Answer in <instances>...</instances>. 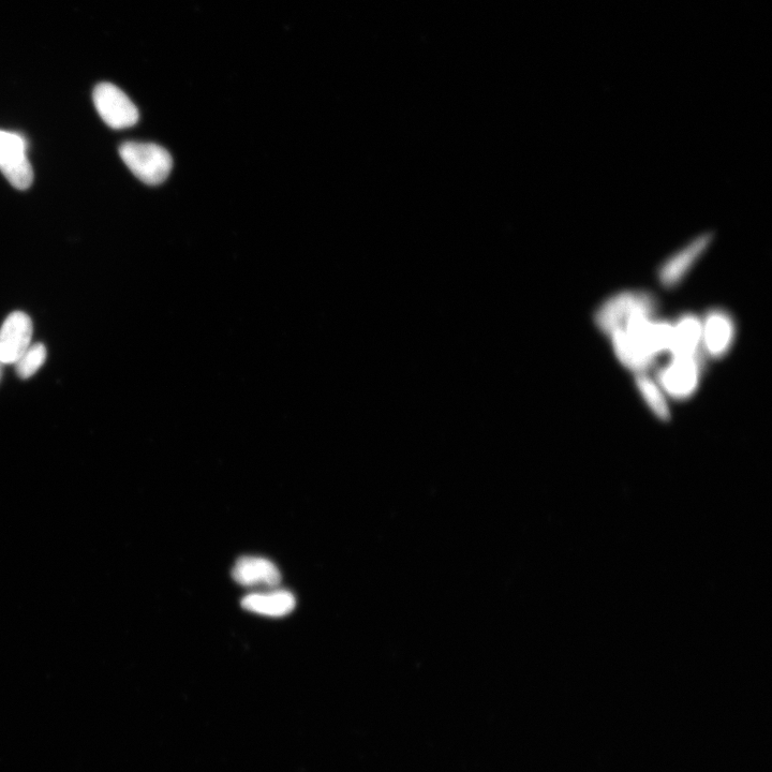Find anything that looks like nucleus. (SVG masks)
Wrapping results in <instances>:
<instances>
[{
    "instance_id": "4",
    "label": "nucleus",
    "mask_w": 772,
    "mask_h": 772,
    "mask_svg": "<svg viewBox=\"0 0 772 772\" xmlns=\"http://www.w3.org/2000/svg\"><path fill=\"white\" fill-rule=\"evenodd\" d=\"M93 98L102 121L112 129H126L138 123L139 111L135 103L114 84H98Z\"/></svg>"
},
{
    "instance_id": "6",
    "label": "nucleus",
    "mask_w": 772,
    "mask_h": 772,
    "mask_svg": "<svg viewBox=\"0 0 772 772\" xmlns=\"http://www.w3.org/2000/svg\"><path fill=\"white\" fill-rule=\"evenodd\" d=\"M736 337L732 316L723 309H712L702 321V344L711 358L720 359L730 352Z\"/></svg>"
},
{
    "instance_id": "1",
    "label": "nucleus",
    "mask_w": 772,
    "mask_h": 772,
    "mask_svg": "<svg viewBox=\"0 0 772 772\" xmlns=\"http://www.w3.org/2000/svg\"><path fill=\"white\" fill-rule=\"evenodd\" d=\"M658 301L646 291H623L606 300L597 309L595 322L601 332L611 336L633 319L655 317Z\"/></svg>"
},
{
    "instance_id": "13",
    "label": "nucleus",
    "mask_w": 772,
    "mask_h": 772,
    "mask_svg": "<svg viewBox=\"0 0 772 772\" xmlns=\"http://www.w3.org/2000/svg\"><path fill=\"white\" fill-rule=\"evenodd\" d=\"M47 349L43 344L37 343L29 346L16 364L17 374L21 379L34 376L40 367L46 362Z\"/></svg>"
},
{
    "instance_id": "3",
    "label": "nucleus",
    "mask_w": 772,
    "mask_h": 772,
    "mask_svg": "<svg viewBox=\"0 0 772 772\" xmlns=\"http://www.w3.org/2000/svg\"><path fill=\"white\" fill-rule=\"evenodd\" d=\"M0 171L19 190L34 182V170L27 157V142L16 132L0 130Z\"/></svg>"
},
{
    "instance_id": "10",
    "label": "nucleus",
    "mask_w": 772,
    "mask_h": 772,
    "mask_svg": "<svg viewBox=\"0 0 772 772\" xmlns=\"http://www.w3.org/2000/svg\"><path fill=\"white\" fill-rule=\"evenodd\" d=\"M702 345V321L694 315L681 316L673 324L670 348L672 359L695 358L700 356Z\"/></svg>"
},
{
    "instance_id": "2",
    "label": "nucleus",
    "mask_w": 772,
    "mask_h": 772,
    "mask_svg": "<svg viewBox=\"0 0 772 772\" xmlns=\"http://www.w3.org/2000/svg\"><path fill=\"white\" fill-rule=\"evenodd\" d=\"M120 155L129 170L147 185L165 182L173 168L170 153L153 143L126 142L120 147Z\"/></svg>"
},
{
    "instance_id": "14",
    "label": "nucleus",
    "mask_w": 772,
    "mask_h": 772,
    "mask_svg": "<svg viewBox=\"0 0 772 772\" xmlns=\"http://www.w3.org/2000/svg\"><path fill=\"white\" fill-rule=\"evenodd\" d=\"M4 365H5V364H4L2 361H0V379H2V376H3V368H4Z\"/></svg>"
},
{
    "instance_id": "5",
    "label": "nucleus",
    "mask_w": 772,
    "mask_h": 772,
    "mask_svg": "<svg viewBox=\"0 0 772 772\" xmlns=\"http://www.w3.org/2000/svg\"><path fill=\"white\" fill-rule=\"evenodd\" d=\"M702 369L701 356L672 359L659 371L658 383L664 394L676 400H686L699 388Z\"/></svg>"
},
{
    "instance_id": "9",
    "label": "nucleus",
    "mask_w": 772,
    "mask_h": 772,
    "mask_svg": "<svg viewBox=\"0 0 772 772\" xmlns=\"http://www.w3.org/2000/svg\"><path fill=\"white\" fill-rule=\"evenodd\" d=\"M232 577L237 584L245 587L275 588L281 582V574L275 564L261 557H242L237 560Z\"/></svg>"
},
{
    "instance_id": "7",
    "label": "nucleus",
    "mask_w": 772,
    "mask_h": 772,
    "mask_svg": "<svg viewBox=\"0 0 772 772\" xmlns=\"http://www.w3.org/2000/svg\"><path fill=\"white\" fill-rule=\"evenodd\" d=\"M33 322L21 311L12 313L0 330V361L4 364L16 363L31 346Z\"/></svg>"
},
{
    "instance_id": "12",
    "label": "nucleus",
    "mask_w": 772,
    "mask_h": 772,
    "mask_svg": "<svg viewBox=\"0 0 772 772\" xmlns=\"http://www.w3.org/2000/svg\"><path fill=\"white\" fill-rule=\"evenodd\" d=\"M636 388L641 393L645 403L656 417L667 422L671 419V410L668 408L665 394L659 383L646 374L636 375Z\"/></svg>"
},
{
    "instance_id": "8",
    "label": "nucleus",
    "mask_w": 772,
    "mask_h": 772,
    "mask_svg": "<svg viewBox=\"0 0 772 772\" xmlns=\"http://www.w3.org/2000/svg\"><path fill=\"white\" fill-rule=\"evenodd\" d=\"M710 242L711 234H703L676 251L660 267L659 278L661 284L666 288H673L680 284L692 270L695 263L703 256Z\"/></svg>"
},
{
    "instance_id": "11",
    "label": "nucleus",
    "mask_w": 772,
    "mask_h": 772,
    "mask_svg": "<svg viewBox=\"0 0 772 772\" xmlns=\"http://www.w3.org/2000/svg\"><path fill=\"white\" fill-rule=\"evenodd\" d=\"M295 604L294 596L286 590L251 593L242 600V606L246 611L270 617L289 615L294 610Z\"/></svg>"
}]
</instances>
